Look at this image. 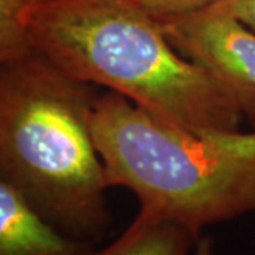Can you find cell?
Listing matches in <instances>:
<instances>
[{"label":"cell","mask_w":255,"mask_h":255,"mask_svg":"<svg viewBox=\"0 0 255 255\" xmlns=\"http://www.w3.org/2000/svg\"><path fill=\"white\" fill-rule=\"evenodd\" d=\"M23 26L31 48L64 73L107 87L156 118L196 133L240 130L236 104L176 51L135 0H41Z\"/></svg>","instance_id":"6da1fadb"},{"label":"cell","mask_w":255,"mask_h":255,"mask_svg":"<svg viewBox=\"0 0 255 255\" xmlns=\"http://www.w3.org/2000/svg\"><path fill=\"white\" fill-rule=\"evenodd\" d=\"M94 85L34 48L0 61V180L63 233L95 244L112 224L94 142Z\"/></svg>","instance_id":"7a4b0ae2"},{"label":"cell","mask_w":255,"mask_h":255,"mask_svg":"<svg viewBox=\"0 0 255 255\" xmlns=\"http://www.w3.org/2000/svg\"><path fill=\"white\" fill-rule=\"evenodd\" d=\"M90 122L108 186L132 191L140 211L196 238L255 211V128L196 133L112 91L95 98Z\"/></svg>","instance_id":"3957f363"},{"label":"cell","mask_w":255,"mask_h":255,"mask_svg":"<svg viewBox=\"0 0 255 255\" xmlns=\"http://www.w3.org/2000/svg\"><path fill=\"white\" fill-rule=\"evenodd\" d=\"M159 23L176 51L209 74L255 128L254 30L210 7Z\"/></svg>","instance_id":"277c9868"},{"label":"cell","mask_w":255,"mask_h":255,"mask_svg":"<svg viewBox=\"0 0 255 255\" xmlns=\"http://www.w3.org/2000/svg\"><path fill=\"white\" fill-rule=\"evenodd\" d=\"M94 244L63 233L0 180V255H90Z\"/></svg>","instance_id":"5b68a950"},{"label":"cell","mask_w":255,"mask_h":255,"mask_svg":"<svg viewBox=\"0 0 255 255\" xmlns=\"http://www.w3.org/2000/svg\"><path fill=\"white\" fill-rule=\"evenodd\" d=\"M196 241L182 226L139 210L114 243L90 255H190Z\"/></svg>","instance_id":"8992f818"},{"label":"cell","mask_w":255,"mask_h":255,"mask_svg":"<svg viewBox=\"0 0 255 255\" xmlns=\"http://www.w3.org/2000/svg\"><path fill=\"white\" fill-rule=\"evenodd\" d=\"M41 0H0V61L28 51L23 16Z\"/></svg>","instance_id":"52a82bcc"},{"label":"cell","mask_w":255,"mask_h":255,"mask_svg":"<svg viewBox=\"0 0 255 255\" xmlns=\"http://www.w3.org/2000/svg\"><path fill=\"white\" fill-rule=\"evenodd\" d=\"M139 6L157 20L182 16L206 9L220 0H135Z\"/></svg>","instance_id":"ba28073f"},{"label":"cell","mask_w":255,"mask_h":255,"mask_svg":"<svg viewBox=\"0 0 255 255\" xmlns=\"http://www.w3.org/2000/svg\"><path fill=\"white\" fill-rule=\"evenodd\" d=\"M209 7L237 18L255 31V0H220Z\"/></svg>","instance_id":"9c48e42d"},{"label":"cell","mask_w":255,"mask_h":255,"mask_svg":"<svg viewBox=\"0 0 255 255\" xmlns=\"http://www.w3.org/2000/svg\"><path fill=\"white\" fill-rule=\"evenodd\" d=\"M191 255H217L214 250V241L210 236H200L197 238Z\"/></svg>","instance_id":"30bf717a"}]
</instances>
